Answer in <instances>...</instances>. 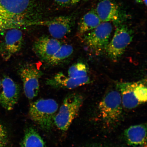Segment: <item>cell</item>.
<instances>
[{"mask_svg":"<svg viewBox=\"0 0 147 147\" xmlns=\"http://www.w3.org/2000/svg\"><path fill=\"white\" fill-rule=\"evenodd\" d=\"M36 0H0V33L25 25H37Z\"/></svg>","mask_w":147,"mask_h":147,"instance_id":"1","label":"cell"},{"mask_svg":"<svg viewBox=\"0 0 147 147\" xmlns=\"http://www.w3.org/2000/svg\"><path fill=\"white\" fill-rule=\"evenodd\" d=\"M58 109L56 101L52 99H41L31 104L29 115L42 129L49 131L54 125V119Z\"/></svg>","mask_w":147,"mask_h":147,"instance_id":"2","label":"cell"},{"mask_svg":"<svg viewBox=\"0 0 147 147\" xmlns=\"http://www.w3.org/2000/svg\"><path fill=\"white\" fill-rule=\"evenodd\" d=\"M123 107L121 94L116 89L110 90L106 93L99 104L98 109L103 121L111 125L120 120Z\"/></svg>","mask_w":147,"mask_h":147,"instance_id":"3","label":"cell"},{"mask_svg":"<svg viewBox=\"0 0 147 147\" xmlns=\"http://www.w3.org/2000/svg\"><path fill=\"white\" fill-rule=\"evenodd\" d=\"M83 102V97L77 94L66 97L55 116L54 125L62 131H67L78 115Z\"/></svg>","mask_w":147,"mask_h":147,"instance_id":"4","label":"cell"},{"mask_svg":"<svg viewBox=\"0 0 147 147\" xmlns=\"http://www.w3.org/2000/svg\"><path fill=\"white\" fill-rule=\"evenodd\" d=\"M117 27L113 37L105 51L109 58L114 62L117 61L124 54L134 37L133 31L126 25L122 24Z\"/></svg>","mask_w":147,"mask_h":147,"instance_id":"5","label":"cell"},{"mask_svg":"<svg viewBox=\"0 0 147 147\" xmlns=\"http://www.w3.org/2000/svg\"><path fill=\"white\" fill-rule=\"evenodd\" d=\"M113 30L111 23L102 22L96 28L83 35V40L92 50L100 53L106 51Z\"/></svg>","mask_w":147,"mask_h":147,"instance_id":"6","label":"cell"},{"mask_svg":"<svg viewBox=\"0 0 147 147\" xmlns=\"http://www.w3.org/2000/svg\"><path fill=\"white\" fill-rule=\"evenodd\" d=\"M19 74L23 82L25 96L29 100H32L39 93L42 71L34 64L27 63L20 68Z\"/></svg>","mask_w":147,"mask_h":147,"instance_id":"7","label":"cell"},{"mask_svg":"<svg viewBox=\"0 0 147 147\" xmlns=\"http://www.w3.org/2000/svg\"><path fill=\"white\" fill-rule=\"evenodd\" d=\"M94 10L101 21L113 23L116 26L126 19L125 13L113 0H100Z\"/></svg>","mask_w":147,"mask_h":147,"instance_id":"8","label":"cell"},{"mask_svg":"<svg viewBox=\"0 0 147 147\" xmlns=\"http://www.w3.org/2000/svg\"><path fill=\"white\" fill-rule=\"evenodd\" d=\"M2 43L0 45V53L5 60H8L21 50L23 43L22 32L19 28L6 31Z\"/></svg>","mask_w":147,"mask_h":147,"instance_id":"9","label":"cell"},{"mask_svg":"<svg viewBox=\"0 0 147 147\" xmlns=\"http://www.w3.org/2000/svg\"><path fill=\"white\" fill-rule=\"evenodd\" d=\"M74 23L73 16H63L45 21H41L40 24L46 26L52 37L59 40L71 32Z\"/></svg>","mask_w":147,"mask_h":147,"instance_id":"10","label":"cell"},{"mask_svg":"<svg viewBox=\"0 0 147 147\" xmlns=\"http://www.w3.org/2000/svg\"><path fill=\"white\" fill-rule=\"evenodd\" d=\"M1 87L0 93V104L5 109H13L19 99L20 89L19 86L8 76L1 80Z\"/></svg>","mask_w":147,"mask_h":147,"instance_id":"11","label":"cell"},{"mask_svg":"<svg viewBox=\"0 0 147 147\" xmlns=\"http://www.w3.org/2000/svg\"><path fill=\"white\" fill-rule=\"evenodd\" d=\"M62 45L59 40L49 36H42L35 42L33 50L38 58L47 62Z\"/></svg>","mask_w":147,"mask_h":147,"instance_id":"12","label":"cell"},{"mask_svg":"<svg viewBox=\"0 0 147 147\" xmlns=\"http://www.w3.org/2000/svg\"><path fill=\"white\" fill-rule=\"evenodd\" d=\"M91 80L88 76L79 78H73L67 76L63 73L56 74L47 80V84L57 88L72 89L90 83Z\"/></svg>","mask_w":147,"mask_h":147,"instance_id":"13","label":"cell"},{"mask_svg":"<svg viewBox=\"0 0 147 147\" xmlns=\"http://www.w3.org/2000/svg\"><path fill=\"white\" fill-rule=\"evenodd\" d=\"M135 82L117 83L116 88L120 92L123 107L126 109H134L141 104L134 93Z\"/></svg>","mask_w":147,"mask_h":147,"instance_id":"14","label":"cell"},{"mask_svg":"<svg viewBox=\"0 0 147 147\" xmlns=\"http://www.w3.org/2000/svg\"><path fill=\"white\" fill-rule=\"evenodd\" d=\"M146 126L143 124L130 126L124 132L127 142L131 146L144 144L146 141Z\"/></svg>","mask_w":147,"mask_h":147,"instance_id":"15","label":"cell"},{"mask_svg":"<svg viewBox=\"0 0 147 147\" xmlns=\"http://www.w3.org/2000/svg\"><path fill=\"white\" fill-rule=\"evenodd\" d=\"M102 22L94 9H92L81 18L78 25V33L83 35L96 28Z\"/></svg>","mask_w":147,"mask_h":147,"instance_id":"16","label":"cell"},{"mask_svg":"<svg viewBox=\"0 0 147 147\" xmlns=\"http://www.w3.org/2000/svg\"><path fill=\"white\" fill-rule=\"evenodd\" d=\"M21 147H47L45 141L35 129L29 127L25 130Z\"/></svg>","mask_w":147,"mask_h":147,"instance_id":"17","label":"cell"},{"mask_svg":"<svg viewBox=\"0 0 147 147\" xmlns=\"http://www.w3.org/2000/svg\"><path fill=\"white\" fill-rule=\"evenodd\" d=\"M73 51V48L71 45H62L58 50L47 62L51 65H57L68 58L72 54Z\"/></svg>","mask_w":147,"mask_h":147,"instance_id":"18","label":"cell"},{"mask_svg":"<svg viewBox=\"0 0 147 147\" xmlns=\"http://www.w3.org/2000/svg\"><path fill=\"white\" fill-rule=\"evenodd\" d=\"M89 69L87 65L82 62L73 64L68 71V76L73 78H79L88 76Z\"/></svg>","mask_w":147,"mask_h":147,"instance_id":"19","label":"cell"},{"mask_svg":"<svg viewBox=\"0 0 147 147\" xmlns=\"http://www.w3.org/2000/svg\"><path fill=\"white\" fill-rule=\"evenodd\" d=\"M134 91L136 98L141 104L146 102L147 89L144 84L141 82H135Z\"/></svg>","mask_w":147,"mask_h":147,"instance_id":"20","label":"cell"},{"mask_svg":"<svg viewBox=\"0 0 147 147\" xmlns=\"http://www.w3.org/2000/svg\"><path fill=\"white\" fill-rule=\"evenodd\" d=\"M8 142V133L6 129L0 124V147H6Z\"/></svg>","mask_w":147,"mask_h":147,"instance_id":"21","label":"cell"},{"mask_svg":"<svg viewBox=\"0 0 147 147\" xmlns=\"http://www.w3.org/2000/svg\"><path fill=\"white\" fill-rule=\"evenodd\" d=\"M81 1L82 0H53L56 5L62 7L75 5Z\"/></svg>","mask_w":147,"mask_h":147,"instance_id":"22","label":"cell"},{"mask_svg":"<svg viewBox=\"0 0 147 147\" xmlns=\"http://www.w3.org/2000/svg\"><path fill=\"white\" fill-rule=\"evenodd\" d=\"M142 3H144L145 5L146 6L147 5V0H142Z\"/></svg>","mask_w":147,"mask_h":147,"instance_id":"23","label":"cell"},{"mask_svg":"<svg viewBox=\"0 0 147 147\" xmlns=\"http://www.w3.org/2000/svg\"><path fill=\"white\" fill-rule=\"evenodd\" d=\"M138 3H142V0H136Z\"/></svg>","mask_w":147,"mask_h":147,"instance_id":"24","label":"cell"},{"mask_svg":"<svg viewBox=\"0 0 147 147\" xmlns=\"http://www.w3.org/2000/svg\"><path fill=\"white\" fill-rule=\"evenodd\" d=\"M1 79H0V93H1Z\"/></svg>","mask_w":147,"mask_h":147,"instance_id":"25","label":"cell"},{"mask_svg":"<svg viewBox=\"0 0 147 147\" xmlns=\"http://www.w3.org/2000/svg\"><path fill=\"white\" fill-rule=\"evenodd\" d=\"M84 1H88V0H84Z\"/></svg>","mask_w":147,"mask_h":147,"instance_id":"26","label":"cell"},{"mask_svg":"<svg viewBox=\"0 0 147 147\" xmlns=\"http://www.w3.org/2000/svg\"></svg>","mask_w":147,"mask_h":147,"instance_id":"27","label":"cell"}]
</instances>
